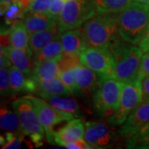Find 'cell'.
Listing matches in <instances>:
<instances>
[{"label":"cell","mask_w":149,"mask_h":149,"mask_svg":"<svg viewBox=\"0 0 149 149\" xmlns=\"http://www.w3.org/2000/svg\"><path fill=\"white\" fill-rule=\"evenodd\" d=\"M118 13H96L83 24L87 47L109 51L123 39L118 32Z\"/></svg>","instance_id":"1"},{"label":"cell","mask_w":149,"mask_h":149,"mask_svg":"<svg viewBox=\"0 0 149 149\" xmlns=\"http://www.w3.org/2000/svg\"><path fill=\"white\" fill-rule=\"evenodd\" d=\"M118 32L126 42L136 45L149 27V4L134 0L118 13Z\"/></svg>","instance_id":"2"},{"label":"cell","mask_w":149,"mask_h":149,"mask_svg":"<svg viewBox=\"0 0 149 149\" xmlns=\"http://www.w3.org/2000/svg\"><path fill=\"white\" fill-rule=\"evenodd\" d=\"M114 60L115 75L123 83L139 80L143 52L141 48L123 40L110 50Z\"/></svg>","instance_id":"3"},{"label":"cell","mask_w":149,"mask_h":149,"mask_svg":"<svg viewBox=\"0 0 149 149\" xmlns=\"http://www.w3.org/2000/svg\"><path fill=\"white\" fill-rule=\"evenodd\" d=\"M12 107L18 116L24 134L30 138L37 148L42 146L45 129L29 96L16 99L12 103Z\"/></svg>","instance_id":"4"},{"label":"cell","mask_w":149,"mask_h":149,"mask_svg":"<svg viewBox=\"0 0 149 149\" xmlns=\"http://www.w3.org/2000/svg\"><path fill=\"white\" fill-rule=\"evenodd\" d=\"M123 84L116 77L102 79L93 95L94 108L98 113L107 118L117 109Z\"/></svg>","instance_id":"5"},{"label":"cell","mask_w":149,"mask_h":149,"mask_svg":"<svg viewBox=\"0 0 149 149\" xmlns=\"http://www.w3.org/2000/svg\"><path fill=\"white\" fill-rule=\"evenodd\" d=\"M95 14L94 0H68L59 17V32L80 27Z\"/></svg>","instance_id":"6"},{"label":"cell","mask_w":149,"mask_h":149,"mask_svg":"<svg viewBox=\"0 0 149 149\" xmlns=\"http://www.w3.org/2000/svg\"><path fill=\"white\" fill-rule=\"evenodd\" d=\"M142 101L140 80L124 83L123 85L120 102L117 109L107 117V122L111 126L122 125L133 109Z\"/></svg>","instance_id":"7"},{"label":"cell","mask_w":149,"mask_h":149,"mask_svg":"<svg viewBox=\"0 0 149 149\" xmlns=\"http://www.w3.org/2000/svg\"><path fill=\"white\" fill-rule=\"evenodd\" d=\"M28 96L33 103L41 123L45 129L46 138L47 142L51 144H55L53 140V136L55 133L54 127L61 123L69 121L75 117L70 113L60 111L58 109H55L42 97L38 98L31 95H29Z\"/></svg>","instance_id":"8"},{"label":"cell","mask_w":149,"mask_h":149,"mask_svg":"<svg viewBox=\"0 0 149 149\" xmlns=\"http://www.w3.org/2000/svg\"><path fill=\"white\" fill-rule=\"evenodd\" d=\"M81 65L93 70L102 78L116 77L114 60L109 49L86 47L80 54Z\"/></svg>","instance_id":"9"},{"label":"cell","mask_w":149,"mask_h":149,"mask_svg":"<svg viewBox=\"0 0 149 149\" xmlns=\"http://www.w3.org/2000/svg\"><path fill=\"white\" fill-rule=\"evenodd\" d=\"M84 139L92 148L102 149L111 147L114 141V133L105 123L88 121L85 123Z\"/></svg>","instance_id":"10"},{"label":"cell","mask_w":149,"mask_h":149,"mask_svg":"<svg viewBox=\"0 0 149 149\" xmlns=\"http://www.w3.org/2000/svg\"><path fill=\"white\" fill-rule=\"evenodd\" d=\"M149 124V103H141L129 114L118 131L123 139L128 140Z\"/></svg>","instance_id":"11"},{"label":"cell","mask_w":149,"mask_h":149,"mask_svg":"<svg viewBox=\"0 0 149 149\" xmlns=\"http://www.w3.org/2000/svg\"><path fill=\"white\" fill-rule=\"evenodd\" d=\"M85 128V123L82 119L77 118L70 119L63 127L55 131L53 136L54 143L65 148L68 144L78 139H83Z\"/></svg>","instance_id":"12"},{"label":"cell","mask_w":149,"mask_h":149,"mask_svg":"<svg viewBox=\"0 0 149 149\" xmlns=\"http://www.w3.org/2000/svg\"><path fill=\"white\" fill-rule=\"evenodd\" d=\"M101 76L93 70L81 65L77 68L76 73V94L88 96L95 93L102 80Z\"/></svg>","instance_id":"13"},{"label":"cell","mask_w":149,"mask_h":149,"mask_svg":"<svg viewBox=\"0 0 149 149\" xmlns=\"http://www.w3.org/2000/svg\"><path fill=\"white\" fill-rule=\"evenodd\" d=\"M3 49L12 65L22 70L28 77H32L35 63L30 50L17 48L12 46L3 47Z\"/></svg>","instance_id":"14"},{"label":"cell","mask_w":149,"mask_h":149,"mask_svg":"<svg viewBox=\"0 0 149 149\" xmlns=\"http://www.w3.org/2000/svg\"><path fill=\"white\" fill-rule=\"evenodd\" d=\"M60 40L64 53L80 55L87 47L83 31L79 28H73L61 32Z\"/></svg>","instance_id":"15"},{"label":"cell","mask_w":149,"mask_h":149,"mask_svg":"<svg viewBox=\"0 0 149 149\" xmlns=\"http://www.w3.org/2000/svg\"><path fill=\"white\" fill-rule=\"evenodd\" d=\"M23 22L27 27L29 35L58 27V21L49 16L47 13L27 12L25 13Z\"/></svg>","instance_id":"16"},{"label":"cell","mask_w":149,"mask_h":149,"mask_svg":"<svg viewBox=\"0 0 149 149\" xmlns=\"http://www.w3.org/2000/svg\"><path fill=\"white\" fill-rule=\"evenodd\" d=\"M36 93L37 81L28 77L22 70L12 65L10 67V95H15L20 92Z\"/></svg>","instance_id":"17"},{"label":"cell","mask_w":149,"mask_h":149,"mask_svg":"<svg viewBox=\"0 0 149 149\" xmlns=\"http://www.w3.org/2000/svg\"><path fill=\"white\" fill-rule=\"evenodd\" d=\"M37 81V91L38 95L45 99L50 95L70 96L72 94L65 86L63 82L57 77L46 80H39Z\"/></svg>","instance_id":"18"},{"label":"cell","mask_w":149,"mask_h":149,"mask_svg":"<svg viewBox=\"0 0 149 149\" xmlns=\"http://www.w3.org/2000/svg\"><path fill=\"white\" fill-rule=\"evenodd\" d=\"M58 27L53 29L41 31V32L32 33L29 36V50L33 58L40 51H42L48 43L52 42L54 39L60 36Z\"/></svg>","instance_id":"19"},{"label":"cell","mask_w":149,"mask_h":149,"mask_svg":"<svg viewBox=\"0 0 149 149\" xmlns=\"http://www.w3.org/2000/svg\"><path fill=\"white\" fill-rule=\"evenodd\" d=\"M61 56L36 63L32 72V78L35 80H39L58 77L61 74V70L58 65Z\"/></svg>","instance_id":"20"},{"label":"cell","mask_w":149,"mask_h":149,"mask_svg":"<svg viewBox=\"0 0 149 149\" xmlns=\"http://www.w3.org/2000/svg\"><path fill=\"white\" fill-rule=\"evenodd\" d=\"M0 127L5 132L24 134L18 116L15 111L11 110L3 104H1L0 109Z\"/></svg>","instance_id":"21"},{"label":"cell","mask_w":149,"mask_h":149,"mask_svg":"<svg viewBox=\"0 0 149 149\" xmlns=\"http://www.w3.org/2000/svg\"><path fill=\"white\" fill-rule=\"evenodd\" d=\"M47 101L60 111L70 113L77 118L80 115V105L78 102L72 98L61 97L60 95H50L45 98Z\"/></svg>","instance_id":"22"},{"label":"cell","mask_w":149,"mask_h":149,"mask_svg":"<svg viewBox=\"0 0 149 149\" xmlns=\"http://www.w3.org/2000/svg\"><path fill=\"white\" fill-rule=\"evenodd\" d=\"M28 32L23 21H19L10 27L11 46L17 48L29 50Z\"/></svg>","instance_id":"23"},{"label":"cell","mask_w":149,"mask_h":149,"mask_svg":"<svg viewBox=\"0 0 149 149\" xmlns=\"http://www.w3.org/2000/svg\"><path fill=\"white\" fill-rule=\"evenodd\" d=\"M134 0H94L96 13H119Z\"/></svg>","instance_id":"24"},{"label":"cell","mask_w":149,"mask_h":149,"mask_svg":"<svg viewBox=\"0 0 149 149\" xmlns=\"http://www.w3.org/2000/svg\"><path fill=\"white\" fill-rule=\"evenodd\" d=\"M62 53H63V48H62V45H61V40H60V36H59L56 39H54L52 42L48 43L42 51H40L34 56V58H33L34 63L36 64L38 62L43 61L45 60L57 57Z\"/></svg>","instance_id":"25"},{"label":"cell","mask_w":149,"mask_h":149,"mask_svg":"<svg viewBox=\"0 0 149 149\" xmlns=\"http://www.w3.org/2000/svg\"><path fill=\"white\" fill-rule=\"evenodd\" d=\"M128 148L149 149V124L131 139L126 140Z\"/></svg>","instance_id":"26"},{"label":"cell","mask_w":149,"mask_h":149,"mask_svg":"<svg viewBox=\"0 0 149 149\" xmlns=\"http://www.w3.org/2000/svg\"><path fill=\"white\" fill-rule=\"evenodd\" d=\"M25 134L16 133L13 132H6L4 135L0 136V145L3 149L21 148L22 142L24 140Z\"/></svg>","instance_id":"27"},{"label":"cell","mask_w":149,"mask_h":149,"mask_svg":"<svg viewBox=\"0 0 149 149\" xmlns=\"http://www.w3.org/2000/svg\"><path fill=\"white\" fill-rule=\"evenodd\" d=\"M58 65L61 72L65 71L70 69H74L79 67L81 63H80V55L76 54H68L63 53L60 56L58 61Z\"/></svg>","instance_id":"28"},{"label":"cell","mask_w":149,"mask_h":149,"mask_svg":"<svg viewBox=\"0 0 149 149\" xmlns=\"http://www.w3.org/2000/svg\"><path fill=\"white\" fill-rule=\"evenodd\" d=\"M77 68L61 71L60 75H59L61 80L63 82L65 86L67 88V90L72 95L76 92V73H77Z\"/></svg>","instance_id":"29"},{"label":"cell","mask_w":149,"mask_h":149,"mask_svg":"<svg viewBox=\"0 0 149 149\" xmlns=\"http://www.w3.org/2000/svg\"><path fill=\"white\" fill-rule=\"evenodd\" d=\"M1 95H10V67L2 66L0 69Z\"/></svg>","instance_id":"30"},{"label":"cell","mask_w":149,"mask_h":149,"mask_svg":"<svg viewBox=\"0 0 149 149\" xmlns=\"http://www.w3.org/2000/svg\"><path fill=\"white\" fill-rule=\"evenodd\" d=\"M51 2L52 0H33L29 7L28 12L47 13L51 6Z\"/></svg>","instance_id":"31"},{"label":"cell","mask_w":149,"mask_h":149,"mask_svg":"<svg viewBox=\"0 0 149 149\" xmlns=\"http://www.w3.org/2000/svg\"><path fill=\"white\" fill-rule=\"evenodd\" d=\"M64 6V0H52L47 14L58 21Z\"/></svg>","instance_id":"32"},{"label":"cell","mask_w":149,"mask_h":149,"mask_svg":"<svg viewBox=\"0 0 149 149\" xmlns=\"http://www.w3.org/2000/svg\"><path fill=\"white\" fill-rule=\"evenodd\" d=\"M139 80L142 93L141 103H149V74L145 75Z\"/></svg>","instance_id":"33"},{"label":"cell","mask_w":149,"mask_h":149,"mask_svg":"<svg viewBox=\"0 0 149 149\" xmlns=\"http://www.w3.org/2000/svg\"><path fill=\"white\" fill-rule=\"evenodd\" d=\"M149 74V51L144 52L142 57V62H141V66L139 70V79H141L145 75Z\"/></svg>","instance_id":"34"},{"label":"cell","mask_w":149,"mask_h":149,"mask_svg":"<svg viewBox=\"0 0 149 149\" xmlns=\"http://www.w3.org/2000/svg\"><path fill=\"white\" fill-rule=\"evenodd\" d=\"M66 148L70 149H91L92 147H91L90 144L88 143L85 139H78L76 141H74L71 143L68 144L66 147Z\"/></svg>","instance_id":"35"},{"label":"cell","mask_w":149,"mask_h":149,"mask_svg":"<svg viewBox=\"0 0 149 149\" xmlns=\"http://www.w3.org/2000/svg\"><path fill=\"white\" fill-rule=\"evenodd\" d=\"M139 47L142 49L143 53L149 51V27L147 32H146V34L144 35V37L139 42Z\"/></svg>","instance_id":"36"},{"label":"cell","mask_w":149,"mask_h":149,"mask_svg":"<svg viewBox=\"0 0 149 149\" xmlns=\"http://www.w3.org/2000/svg\"><path fill=\"white\" fill-rule=\"evenodd\" d=\"M1 2V15L5 13L6 10L13 3H17V0H0Z\"/></svg>","instance_id":"37"},{"label":"cell","mask_w":149,"mask_h":149,"mask_svg":"<svg viewBox=\"0 0 149 149\" xmlns=\"http://www.w3.org/2000/svg\"><path fill=\"white\" fill-rule=\"evenodd\" d=\"M32 1L33 0H17V3L26 13L29 10V7L32 3Z\"/></svg>","instance_id":"38"},{"label":"cell","mask_w":149,"mask_h":149,"mask_svg":"<svg viewBox=\"0 0 149 149\" xmlns=\"http://www.w3.org/2000/svg\"><path fill=\"white\" fill-rule=\"evenodd\" d=\"M136 1L143 3H146V4H149V0H136Z\"/></svg>","instance_id":"39"},{"label":"cell","mask_w":149,"mask_h":149,"mask_svg":"<svg viewBox=\"0 0 149 149\" xmlns=\"http://www.w3.org/2000/svg\"><path fill=\"white\" fill-rule=\"evenodd\" d=\"M64 1H68V0H64Z\"/></svg>","instance_id":"40"}]
</instances>
